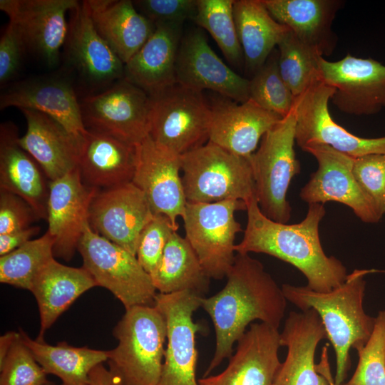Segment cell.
Segmentation results:
<instances>
[{
  "label": "cell",
  "instance_id": "cell-7",
  "mask_svg": "<svg viewBox=\"0 0 385 385\" xmlns=\"http://www.w3.org/2000/svg\"><path fill=\"white\" fill-rule=\"evenodd\" d=\"M150 98L149 136L157 146L182 155L208 141L211 111L202 91L175 83Z\"/></svg>",
  "mask_w": 385,
  "mask_h": 385
},
{
  "label": "cell",
  "instance_id": "cell-20",
  "mask_svg": "<svg viewBox=\"0 0 385 385\" xmlns=\"http://www.w3.org/2000/svg\"><path fill=\"white\" fill-rule=\"evenodd\" d=\"M98 190L84 183L78 168L49 182L46 220L54 240V257L68 261L73 256Z\"/></svg>",
  "mask_w": 385,
  "mask_h": 385
},
{
  "label": "cell",
  "instance_id": "cell-50",
  "mask_svg": "<svg viewBox=\"0 0 385 385\" xmlns=\"http://www.w3.org/2000/svg\"><path fill=\"white\" fill-rule=\"evenodd\" d=\"M45 385H55L53 383L51 382V381H48L46 384Z\"/></svg>",
  "mask_w": 385,
  "mask_h": 385
},
{
  "label": "cell",
  "instance_id": "cell-8",
  "mask_svg": "<svg viewBox=\"0 0 385 385\" xmlns=\"http://www.w3.org/2000/svg\"><path fill=\"white\" fill-rule=\"evenodd\" d=\"M83 267L97 286L110 291L125 309L155 306L157 290L135 255L94 232L88 222L79 240Z\"/></svg>",
  "mask_w": 385,
  "mask_h": 385
},
{
  "label": "cell",
  "instance_id": "cell-16",
  "mask_svg": "<svg viewBox=\"0 0 385 385\" xmlns=\"http://www.w3.org/2000/svg\"><path fill=\"white\" fill-rule=\"evenodd\" d=\"M154 215L144 193L130 182L98 190L88 223L94 232L136 256L140 233Z\"/></svg>",
  "mask_w": 385,
  "mask_h": 385
},
{
  "label": "cell",
  "instance_id": "cell-38",
  "mask_svg": "<svg viewBox=\"0 0 385 385\" xmlns=\"http://www.w3.org/2000/svg\"><path fill=\"white\" fill-rule=\"evenodd\" d=\"M249 97L262 108L282 118L294 107L296 97L281 76L276 49L249 80Z\"/></svg>",
  "mask_w": 385,
  "mask_h": 385
},
{
  "label": "cell",
  "instance_id": "cell-1",
  "mask_svg": "<svg viewBox=\"0 0 385 385\" xmlns=\"http://www.w3.org/2000/svg\"><path fill=\"white\" fill-rule=\"evenodd\" d=\"M225 287L217 294L201 299L215 332V349L203 376H207L233 354V345L255 320L279 329L287 302L282 287L261 262L237 254L228 272Z\"/></svg>",
  "mask_w": 385,
  "mask_h": 385
},
{
  "label": "cell",
  "instance_id": "cell-26",
  "mask_svg": "<svg viewBox=\"0 0 385 385\" xmlns=\"http://www.w3.org/2000/svg\"><path fill=\"white\" fill-rule=\"evenodd\" d=\"M138 144L88 130L81 143L78 168L85 184L108 189L132 181Z\"/></svg>",
  "mask_w": 385,
  "mask_h": 385
},
{
  "label": "cell",
  "instance_id": "cell-44",
  "mask_svg": "<svg viewBox=\"0 0 385 385\" xmlns=\"http://www.w3.org/2000/svg\"><path fill=\"white\" fill-rule=\"evenodd\" d=\"M37 218L32 208L22 198L0 190V235L28 228Z\"/></svg>",
  "mask_w": 385,
  "mask_h": 385
},
{
  "label": "cell",
  "instance_id": "cell-14",
  "mask_svg": "<svg viewBox=\"0 0 385 385\" xmlns=\"http://www.w3.org/2000/svg\"><path fill=\"white\" fill-rule=\"evenodd\" d=\"M334 91L319 81L296 98L294 108L297 145L301 148L312 142L326 144L353 158L385 155V136L361 138L333 120L329 102Z\"/></svg>",
  "mask_w": 385,
  "mask_h": 385
},
{
  "label": "cell",
  "instance_id": "cell-41",
  "mask_svg": "<svg viewBox=\"0 0 385 385\" xmlns=\"http://www.w3.org/2000/svg\"><path fill=\"white\" fill-rule=\"evenodd\" d=\"M178 228L164 215H155L145 225L139 237L136 257L150 275L158 265L165 247Z\"/></svg>",
  "mask_w": 385,
  "mask_h": 385
},
{
  "label": "cell",
  "instance_id": "cell-19",
  "mask_svg": "<svg viewBox=\"0 0 385 385\" xmlns=\"http://www.w3.org/2000/svg\"><path fill=\"white\" fill-rule=\"evenodd\" d=\"M76 0H1L0 9L18 28L26 48L36 52L50 66H55L66 41V14Z\"/></svg>",
  "mask_w": 385,
  "mask_h": 385
},
{
  "label": "cell",
  "instance_id": "cell-22",
  "mask_svg": "<svg viewBox=\"0 0 385 385\" xmlns=\"http://www.w3.org/2000/svg\"><path fill=\"white\" fill-rule=\"evenodd\" d=\"M210 106L208 141L247 158L255 153L263 135L282 118L251 99L238 103L220 96Z\"/></svg>",
  "mask_w": 385,
  "mask_h": 385
},
{
  "label": "cell",
  "instance_id": "cell-12",
  "mask_svg": "<svg viewBox=\"0 0 385 385\" xmlns=\"http://www.w3.org/2000/svg\"><path fill=\"white\" fill-rule=\"evenodd\" d=\"M301 149L312 155L317 169L301 189L300 198L308 203L334 201L348 206L362 222L376 223L381 217L372 200L357 183L353 174L354 158L328 145L308 143Z\"/></svg>",
  "mask_w": 385,
  "mask_h": 385
},
{
  "label": "cell",
  "instance_id": "cell-32",
  "mask_svg": "<svg viewBox=\"0 0 385 385\" xmlns=\"http://www.w3.org/2000/svg\"><path fill=\"white\" fill-rule=\"evenodd\" d=\"M233 14L245 67L254 74L290 29L271 16L262 0H234Z\"/></svg>",
  "mask_w": 385,
  "mask_h": 385
},
{
  "label": "cell",
  "instance_id": "cell-39",
  "mask_svg": "<svg viewBox=\"0 0 385 385\" xmlns=\"http://www.w3.org/2000/svg\"><path fill=\"white\" fill-rule=\"evenodd\" d=\"M375 318L370 339L356 351L355 371L342 385H385V311H379Z\"/></svg>",
  "mask_w": 385,
  "mask_h": 385
},
{
  "label": "cell",
  "instance_id": "cell-24",
  "mask_svg": "<svg viewBox=\"0 0 385 385\" xmlns=\"http://www.w3.org/2000/svg\"><path fill=\"white\" fill-rule=\"evenodd\" d=\"M70 12L68 55L78 73L99 86H110L124 78L125 64L96 29L84 1Z\"/></svg>",
  "mask_w": 385,
  "mask_h": 385
},
{
  "label": "cell",
  "instance_id": "cell-28",
  "mask_svg": "<svg viewBox=\"0 0 385 385\" xmlns=\"http://www.w3.org/2000/svg\"><path fill=\"white\" fill-rule=\"evenodd\" d=\"M271 16L304 46L323 56L337 44L332 26L342 6L337 0H262Z\"/></svg>",
  "mask_w": 385,
  "mask_h": 385
},
{
  "label": "cell",
  "instance_id": "cell-40",
  "mask_svg": "<svg viewBox=\"0 0 385 385\" xmlns=\"http://www.w3.org/2000/svg\"><path fill=\"white\" fill-rule=\"evenodd\" d=\"M0 385H45L47 374L19 336L0 364Z\"/></svg>",
  "mask_w": 385,
  "mask_h": 385
},
{
  "label": "cell",
  "instance_id": "cell-21",
  "mask_svg": "<svg viewBox=\"0 0 385 385\" xmlns=\"http://www.w3.org/2000/svg\"><path fill=\"white\" fill-rule=\"evenodd\" d=\"M237 342L225 370L198 379L199 385H272L282 363L278 329L262 322L252 323Z\"/></svg>",
  "mask_w": 385,
  "mask_h": 385
},
{
  "label": "cell",
  "instance_id": "cell-13",
  "mask_svg": "<svg viewBox=\"0 0 385 385\" xmlns=\"http://www.w3.org/2000/svg\"><path fill=\"white\" fill-rule=\"evenodd\" d=\"M319 79L334 88L331 98L342 113L371 115L385 109V65L347 53L337 61L317 59Z\"/></svg>",
  "mask_w": 385,
  "mask_h": 385
},
{
  "label": "cell",
  "instance_id": "cell-15",
  "mask_svg": "<svg viewBox=\"0 0 385 385\" xmlns=\"http://www.w3.org/2000/svg\"><path fill=\"white\" fill-rule=\"evenodd\" d=\"M324 339L326 330L315 310L289 312L280 332V344L287 353L272 385H331L327 345L320 363H314L317 345Z\"/></svg>",
  "mask_w": 385,
  "mask_h": 385
},
{
  "label": "cell",
  "instance_id": "cell-46",
  "mask_svg": "<svg viewBox=\"0 0 385 385\" xmlns=\"http://www.w3.org/2000/svg\"><path fill=\"white\" fill-rule=\"evenodd\" d=\"M39 230L38 227L31 226L21 230L0 235V257L24 245L38 233Z\"/></svg>",
  "mask_w": 385,
  "mask_h": 385
},
{
  "label": "cell",
  "instance_id": "cell-5",
  "mask_svg": "<svg viewBox=\"0 0 385 385\" xmlns=\"http://www.w3.org/2000/svg\"><path fill=\"white\" fill-rule=\"evenodd\" d=\"M182 181L188 202L227 200L247 203L256 197L249 158L207 141L180 156Z\"/></svg>",
  "mask_w": 385,
  "mask_h": 385
},
{
  "label": "cell",
  "instance_id": "cell-29",
  "mask_svg": "<svg viewBox=\"0 0 385 385\" xmlns=\"http://www.w3.org/2000/svg\"><path fill=\"white\" fill-rule=\"evenodd\" d=\"M183 25L157 24L152 35L125 64L124 78L149 96L175 84Z\"/></svg>",
  "mask_w": 385,
  "mask_h": 385
},
{
  "label": "cell",
  "instance_id": "cell-36",
  "mask_svg": "<svg viewBox=\"0 0 385 385\" xmlns=\"http://www.w3.org/2000/svg\"><path fill=\"white\" fill-rule=\"evenodd\" d=\"M233 4L234 0H197L192 21L210 33L230 64L240 66L244 56L236 29Z\"/></svg>",
  "mask_w": 385,
  "mask_h": 385
},
{
  "label": "cell",
  "instance_id": "cell-23",
  "mask_svg": "<svg viewBox=\"0 0 385 385\" xmlns=\"http://www.w3.org/2000/svg\"><path fill=\"white\" fill-rule=\"evenodd\" d=\"M9 107L41 112L80 141L88 130L74 88L64 78L38 77L14 84L0 96L1 110Z\"/></svg>",
  "mask_w": 385,
  "mask_h": 385
},
{
  "label": "cell",
  "instance_id": "cell-4",
  "mask_svg": "<svg viewBox=\"0 0 385 385\" xmlns=\"http://www.w3.org/2000/svg\"><path fill=\"white\" fill-rule=\"evenodd\" d=\"M117 346L108 352L109 369L123 385H158L167 340V324L155 306L138 305L113 329Z\"/></svg>",
  "mask_w": 385,
  "mask_h": 385
},
{
  "label": "cell",
  "instance_id": "cell-35",
  "mask_svg": "<svg viewBox=\"0 0 385 385\" xmlns=\"http://www.w3.org/2000/svg\"><path fill=\"white\" fill-rule=\"evenodd\" d=\"M54 240L49 232L30 240L0 257V282L30 291L34 278L53 255Z\"/></svg>",
  "mask_w": 385,
  "mask_h": 385
},
{
  "label": "cell",
  "instance_id": "cell-43",
  "mask_svg": "<svg viewBox=\"0 0 385 385\" xmlns=\"http://www.w3.org/2000/svg\"><path fill=\"white\" fill-rule=\"evenodd\" d=\"M133 2L136 9L155 25H183L186 20H193L197 11V0H137Z\"/></svg>",
  "mask_w": 385,
  "mask_h": 385
},
{
  "label": "cell",
  "instance_id": "cell-18",
  "mask_svg": "<svg viewBox=\"0 0 385 385\" xmlns=\"http://www.w3.org/2000/svg\"><path fill=\"white\" fill-rule=\"evenodd\" d=\"M176 82L200 91H212L238 103L250 99L249 79L227 66L194 29L183 36L175 64Z\"/></svg>",
  "mask_w": 385,
  "mask_h": 385
},
{
  "label": "cell",
  "instance_id": "cell-6",
  "mask_svg": "<svg viewBox=\"0 0 385 385\" xmlns=\"http://www.w3.org/2000/svg\"><path fill=\"white\" fill-rule=\"evenodd\" d=\"M296 115L291 111L262 138L259 148L249 158L261 212L268 218L287 223L292 208L287 194L300 164L294 149Z\"/></svg>",
  "mask_w": 385,
  "mask_h": 385
},
{
  "label": "cell",
  "instance_id": "cell-30",
  "mask_svg": "<svg viewBox=\"0 0 385 385\" xmlns=\"http://www.w3.org/2000/svg\"><path fill=\"white\" fill-rule=\"evenodd\" d=\"M92 22L124 64L140 50L155 29L130 0H85Z\"/></svg>",
  "mask_w": 385,
  "mask_h": 385
},
{
  "label": "cell",
  "instance_id": "cell-34",
  "mask_svg": "<svg viewBox=\"0 0 385 385\" xmlns=\"http://www.w3.org/2000/svg\"><path fill=\"white\" fill-rule=\"evenodd\" d=\"M19 332L44 371L58 377L61 385H88L93 369L108 359V351L73 346L66 342L51 345L30 338L22 329Z\"/></svg>",
  "mask_w": 385,
  "mask_h": 385
},
{
  "label": "cell",
  "instance_id": "cell-42",
  "mask_svg": "<svg viewBox=\"0 0 385 385\" xmlns=\"http://www.w3.org/2000/svg\"><path fill=\"white\" fill-rule=\"evenodd\" d=\"M352 170L357 183L382 217L385 214V155L354 158Z\"/></svg>",
  "mask_w": 385,
  "mask_h": 385
},
{
  "label": "cell",
  "instance_id": "cell-10",
  "mask_svg": "<svg viewBox=\"0 0 385 385\" xmlns=\"http://www.w3.org/2000/svg\"><path fill=\"white\" fill-rule=\"evenodd\" d=\"M80 106L87 130L135 145L149 135L150 96L125 78L98 94L86 96Z\"/></svg>",
  "mask_w": 385,
  "mask_h": 385
},
{
  "label": "cell",
  "instance_id": "cell-31",
  "mask_svg": "<svg viewBox=\"0 0 385 385\" xmlns=\"http://www.w3.org/2000/svg\"><path fill=\"white\" fill-rule=\"evenodd\" d=\"M97 284L83 267L64 265L54 258L37 274L30 292L39 311L40 331L37 339L43 340L45 332L81 294Z\"/></svg>",
  "mask_w": 385,
  "mask_h": 385
},
{
  "label": "cell",
  "instance_id": "cell-49",
  "mask_svg": "<svg viewBox=\"0 0 385 385\" xmlns=\"http://www.w3.org/2000/svg\"><path fill=\"white\" fill-rule=\"evenodd\" d=\"M331 385H334V379L332 378L330 380Z\"/></svg>",
  "mask_w": 385,
  "mask_h": 385
},
{
  "label": "cell",
  "instance_id": "cell-45",
  "mask_svg": "<svg viewBox=\"0 0 385 385\" xmlns=\"http://www.w3.org/2000/svg\"><path fill=\"white\" fill-rule=\"evenodd\" d=\"M26 49L21 33L9 21L0 39V83L5 84L17 73Z\"/></svg>",
  "mask_w": 385,
  "mask_h": 385
},
{
  "label": "cell",
  "instance_id": "cell-25",
  "mask_svg": "<svg viewBox=\"0 0 385 385\" xmlns=\"http://www.w3.org/2000/svg\"><path fill=\"white\" fill-rule=\"evenodd\" d=\"M26 131L18 142L40 165L50 182L78 168L81 143L61 124L36 111L21 109Z\"/></svg>",
  "mask_w": 385,
  "mask_h": 385
},
{
  "label": "cell",
  "instance_id": "cell-33",
  "mask_svg": "<svg viewBox=\"0 0 385 385\" xmlns=\"http://www.w3.org/2000/svg\"><path fill=\"white\" fill-rule=\"evenodd\" d=\"M150 277L157 292L162 294L190 291L202 297L210 288V278L203 270L195 252L177 231L169 238Z\"/></svg>",
  "mask_w": 385,
  "mask_h": 385
},
{
  "label": "cell",
  "instance_id": "cell-9",
  "mask_svg": "<svg viewBox=\"0 0 385 385\" xmlns=\"http://www.w3.org/2000/svg\"><path fill=\"white\" fill-rule=\"evenodd\" d=\"M246 209V203L237 200L187 202L182 218L185 237L208 277L222 279L232 267L235 258V237L242 231L235 213Z\"/></svg>",
  "mask_w": 385,
  "mask_h": 385
},
{
  "label": "cell",
  "instance_id": "cell-48",
  "mask_svg": "<svg viewBox=\"0 0 385 385\" xmlns=\"http://www.w3.org/2000/svg\"><path fill=\"white\" fill-rule=\"evenodd\" d=\"M19 336V332H8L0 337V364L8 354L13 343Z\"/></svg>",
  "mask_w": 385,
  "mask_h": 385
},
{
  "label": "cell",
  "instance_id": "cell-3",
  "mask_svg": "<svg viewBox=\"0 0 385 385\" xmlns=\"http://www.w3.org/2000/svg\"><path fill=\"white\" fill-rule=\"evenodd\" d=\"M374 270H355L340 286L322 292L307 286L283 284L286 299L301 311L309 309L319 314L334 350V385H342L351 367L350 349L358 351L370 339L376 318L364 308L365 276Z\"/></svg>",
  "mask_w": 385,
  "mask_h": 385
},
{
  "label": "cell",
  "instance_id": "cell-47",
  "mask_svg": "<svg viewBox=\"0 0 385 385\" xmlns=\"http://www.w3.org/2000/svg\"><path fill=\"white\" fill-rule=\"evenodd\" d=\"M88 385H123V384L118 376L101 364L91 371Z\"/></svg>",
  "mask_w": 385,
  "mask_h": 385
},
{
  "label": "cell",
  "instance_id": "cell-11",
  "mask_svg": "<svg viewBox=\"0 0 385 385\" xmlns=\"http://www.w3.org/2000/svg\"><path fill=\"white\" fill-rule=\"evenodd\" d=\"M202 297L190 291L157 293L155 306L167 324V345L158 385H199L195 336L202 328L193 321V314L201 307Z\"/></svg>",
  "mask_w": 385,
  "mask_h": 385
},
{
  "label": "cell",
  "instance_id": "cell-17",
  "mask_svg": "<svg viewBox=\"0 0 385 385\" xmlns=\"http://www.w3.org/2000/svg\"><path fill=\"white\" fill-rule=\"evenodd\" d=\"M138 158L132 183L145 195L155 215H164L178 229L177 219L185 215L187 200L180 156L157 146L147 136L137 145Z\"/></svg>",
  "mask_w": 385,
  "mask_h": 385
},
{
  "label": "cell",
  "instance_id": "cell-2",
  "mask_svg": "<svg viewBox=\"0 0 385 385\" xmlns=\"http://www.w3.org/2000/svg\"><path fill=\"white\" fill-rule=\"evenodd\" d=\"M247 220L237 254L263 253L287 262L305 277L307 287L326 292L340 286L349 274L343 263L324 252L319 237V224L325 216L322 204L309 205L299 223L274 221L260 210L256 197L247 203Z\"/></svg>",
  "mask_w": 385,
  "mask_h": 385
},
{
  "label": "cell",
  "instance_id": "cell-37",
  "mask_svg": "<svg viewBox=\"0 0 385 385\" xmlns=\"http://www.w3.org/2000/svg\"><path fill=\"white\" fill-rule=\"evenodd\" d=\"M277 47L281 76L296 98L319 81L317 59L320 55L302 43L291 31Z\"/></svg>",
  "mask_w": 385,
  "mask_h": 385
},
{
  "label": "cell",
  "instance_id": "cell-27",
  "mask_svg": "<svg viewBox=\"0 0 385 385\" xmlns=\"http://www.w3.org/2000/svg\"><path fill=\"white\" fill-rule=\"evenodd\" d=\"M12 123L0 127V190L22 198L38 218L47 220L48 188L37 162L19 145Z\"/></svg>",
  "mask_w": 385,
  "mask_h": 385
}]
</instances>
